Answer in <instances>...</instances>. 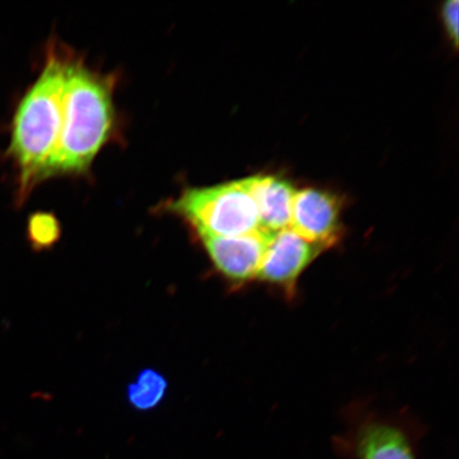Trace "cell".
<instances>
[{"mask_svg":"<svg viewBox=\"0 0 459 459\" xmlns=\"http://www.w3.org/2000/svg\"><path fill=\"white\" fill-rule=\"evenodd\" d=\"M290 228L319 248H330L341 238L340 201L317 188L296 191Z\"/></svg>","mask_w":459,"mask_h":459,"instance_id":"5","label":"cell"},{"mask_svg":"<svg viewBox=\"0 0 459 459\" xmlns=\"http://www.w3.org/2000/svg\"><path fill=\"white\" fill-rule=\"evenodd\" d=\"M271 234L260 230L237 237L201 239L217 271L234 283H245L256 279Z\"/></svg>","mask_w":459,"mask_h":459,"instance_id":"6","label":"cell"},{"mask_svg":"<svg viewBox=\"0 0 459 459\" xmlns=\"http://www.w3.org/2000/svg\"><path fill=\"white\" fill-rule=\"evenodd\" d=\"M114 78L71 57L68 63L59 141L46 179L83 174L110 140L114 126Z\"/></svg>","mask_w":459,"mask_h":459,"instance_id":"1","label":"cell"},{"mask_svg":"<svg viewBox=\"0 0 459 459\" xmlns=\"http://www.w3.org/2000/svg\"><path fill=\"white\" fill-rule=\"evenodd\" d=\"M170 210L185 217L201 238L237 237L262 230L255 200L242 180L187 188Z\"/></svg>","mask_w":459,"mask_h":459,"instance_id":"3","label":"cell"},{"mask_svg":"<svg viewBox=\"0 0 459 459\" xmlns=\"http://www.w3.org/2000/svg\"><path fill=\"white\" fill-rule=\"evenodd\" d=\"M323 251L290 228L272 233L256 279L279 286L290 296L298 279Z\"/></svg>","mask_w":459,"mask_h":459,"instance_id":"4","label":"cell"},{"mask_svg":"<svg viewBox=\"0 0 459 459\" xmlns=\"http://www.w3.org/2000/svg\"><path fill=\"white\" fill-rule=\"evenodd\" d=\"M458 0H451L444 4L441 11L446 31L455 48L458 45Z\"/></svg>","mask_w":459,"mask_h":459,"instance_id":"11","label":"cell"},{"mask_svg":"<svg viewBox=\"0 0 459 459\" xmlns=\"http://www.w3.org/2000/svg\"><path fill=\"white\" fill-rule=\"evenodd\" d=\"M357 453L359 459H416L404 433L385 423H370L361 429Z\"/></svg>","mask_w":459,"mask_h":459,"instance_id":"8","label":"cell"},{"mask_svg":"<svg viewBox=\"0 0 459 459\" xmlns=\"http://www.w3.org/2000/svg\"><path fill=\"white\" fill-rule=\"evenodd\" d=\"M255 200L263 231L275 233L289 229L296 189L273 176H255L242 180Z\"/></svg>","mask_w":459,"mask_h":459,"instance_id":"7","label":"cell"},{"mask_svg":"<svg viewBox=\"0 0 459 459\" xmlns=\"http://www.w3.org/2000/svg\"><path fill=\"white\" fill-rule=\"evenodd\" d=\"M61 235L59 221L51 214L38 213L28 223V238L34 249L44 250L53 247Z\"/></svg>","mask_w":459,"mask_h":459,"instance_id":"10","label":"cell"},{"mask_svg":"<svg viewBox=\"0 0 459 459\" xmlns=\"http://www.w3.org/2000/svg\"><path fill=\"white\" fill-rule=\"evenodd\" d=\"M70 60L59 51L49 50L41 74L17 108L9 152L20 169L21 196L46 179L59 141Z\"/></svg>","mask_w":459,"mask_h":459,"instance_id":"2","label":"cell"},{"mask_svg":"<svg viewBox=\"0 0 459 459\" xmlns=\"http://www.w3.org/2000/svg\"><path fill=\"white\" fill-rule=\"evenodd\" d=\"M168 390L169 382L162 373L154 369H143L135 381L129 384L127 398L134 410L147 411L162 403Z\"/></svg>","mask_w":459,"mask_h":459,"instance_id":"9","label":"cell"}]
</instances>
